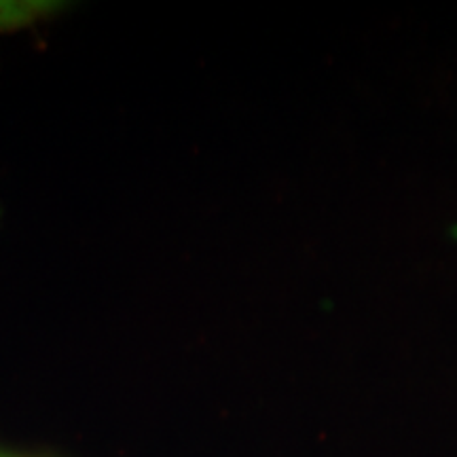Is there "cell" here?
Wrapping results in <instances>:
<instances>
[{"mask_svg": "<svg viewBox=\"0 0 457 457\" xmlns=\"http://www.w3.org/2000/svg\"><path fill=\"white\" fill-rule=\"evenodd\" d=\"M54 0H0V32L20 30L60 11Z\"/></svg>", "mask_w": 457, "mask_h": 457, "instance_id": "1", "label": "cell"}, {"mask_svg": "<svg viewBox=\"0 0 457 457\" xmlns=\"http://www.w3.org/2000/svg\"><path fill=\"white\" fill-rule=\"evenodd\" d=\"M445 237H447V242L457 245V220L449 222V225L445 227Z\"/></svg>", "mask_w": 457, "mask_h": 457, "instance_id": "2", "label": "cell"}, {"mask_svg": "<svg viewBox=\"0 0 457 457\" xmlns=\"http://www.w3.org/2000/svg\"><path fill=\"white\" fill-rule=\"evenodd\" d=\"M0 457H9V455H3V453H0Z\"/></svg>", "mask_w": 457, "mask_h": 457, "instance_id": "3", "label": "cell"}]
</instances>
